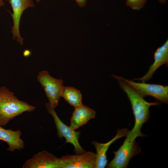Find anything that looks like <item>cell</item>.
Segmentation results:
<instances>
[{
    "instance_id": "obj_1",
    "label": "cell",
    "mask_w": 168,
    "mask_h": 168,
    "mask_svg": "<svg viewBox=\"0 0 168 168\" xmlns=\"http://www.w3.org/2000/svg\"><path fill=\"white\" fill-rule=\"evenodd\" d=\"M112 77L116 79L121 89L125 93L132 106L134 115L135 122L132 129L129 131L126 138L131 141L138 137L146 136L141 132L143 124L149 118V108L152 106L159 105L158 102H149L124 80L119 78L117 75H113Z\"/></svg>"
},
{
    "instance_id": "obj_2",
    "label": "cell",
    "mask_w": 168,
    "mask_h": 168,
    "mask_svg": "<svg viewBox=\"0 0 168 168\" xmlns=\"http://www.w3.org/2000/svg\"><path fill=\"white\" fill-rule=\"evenodd\" d=\"M35 107L20 100L5 86L0 87V125H6L11 120L24 112H30Z\"/></svg>"
},
{
    "instance_id": "obj_3",
    "label": "cell",
    "mask_w": 168,
    "mask_h": 168,
    "mask_svg": "<svg viewBox=\"0 0 168 168\" xmlns=\"http://www.w3.org/2000/svg\"><path fill=\"white\" fill-rule=\"evenodd\" d=\"M37 80L42 86L49 100V103L53 108L57 106L64 86L61 79H57L51 76L47 71L39 72Z\"/></svg>"
},
{
    "instance_id": "obj_4",
    "label": "cell",
    "mask_w": 168,
    "mask_h": 168,
    "mask_svg": "<svg viewBox=\"0 0 168 168\" xmlns=\"http://www.w3.org/2000/svg\"><path fill=\"white\" fill-rule=\"evenodd\" d=\"M48 112L51 115L54 119L57 131L58 138H64L66 142L72 144L74 152L77 154H82L85 152L80 145L78 139L80 134V132L76 131L64 123L60 119L55 112L49 102L45 105Z\"/></svg>"
},
{
    "instance_id": "obj_5",
    "label": "cell",
    "mask_w": 168,
    "mask_h": 168,
    "mask_svg": "<svg viewBox=\"0 0 168 168\" xmlns=\"http://www.w3.org/2000/svg\"><path fill=\"white\" fill-rule=\"evenodd\" d=\"M141 148L135 139L129 140L126 138L119 149L113 152L114 158L106 166L108 168H125L127 167L130 160L140 153Z\"/></svg>"
},
{
    "instance_id": "obj_6",
    "label": "cell",
    "mask_w": 168,
    "mask_h": 168,
    "mask_svg": "<svg viewBox=\"0 0 168 168\" xmlns=\"http://www.w3.org/2000/svg\"><path fill=\"white\" fill-rule=\"evenodd\" d=\"M128 83L143 98L147 96L153 97L164 103L168 102V86L161 85L135 82L117 76Z\"/></svg>"
},
{
    "instance_id": "obj_7",
    "label": "cell",
    "mask_w": 168,
    "mask_h": 168,
    "mask_svg": "<svg viewBox=\"0 0 168 168\" xmlns=\"http://www.w3.org/2000/svg\"><path fill=\"white\" fill-rule=\"evenodd\" d=\"M60 168H95L96 154L91 152L67 155L60 158Z\"/></svg>"
},
{
    "instance_id": "obj_8",
    "label": "cell",
    "mask_w": 168,
    "mask_h": 168,
    "mask_svg": "<svg viewBox=\"0 0 168 168\" xmlns=\"http://www.w3.org/2000/svg\"><path fill=\"white\" fill-rule=\"evenodd\" d=\"M13 10L11 15L12 18L13 25L12 28L11 32L13 38L21 44L23 43L24 39L20 35L19 24L21 15L24 11L30 7H34L35 5L33 0H9Z\"/></svg>"
},
{
    "instance_id": "obj_9",
    "label": "cell",
    "mask_w": 168,
    "mask_h": 168,
    "mask_svg": "<svg viewBox=\"0 0 168 168\" xmlns=\"http://www.w3.org/2000/svg\"><path fill=\"white\" fill-rule=\"evenodd\" d=\"M23 168H60V160L52 153L42 151L26 161Z\"/></svg>"
},
{
    "instance_id": "obj_10",
    "label": "cell",
    "mask_w": 168,
    "mask_h": 168,
    "mask_svg": "<svg viewBox=\"0 0 168 168\" xmlns=\"http://www.w3.org/2000/svg\"><path fill=\"white\" fill-rule=\"evenodd\" d=\"M154 61L149 67L147 73L142 77L135 78L137 80L145 82L151 79L155 72L161 65H168V40L163 44L157 48L154 54Z\"/></svg>"
},
{
    "instance_id": "obj_11",
    "label": "cell",
    "mask_w": 168,
    "mask_h": 168,
    "mask_svg": "<svg viewBox=\"0 0 168 168\" xmlns=\"http://www.w3.org/2000/svg\"><path fill=\"white\" fill-rule=\"evenodd\" d=\"M129 132L128 129L122 128L118 130L115 137L105 143H100L95 141L91 142L96 150V168H104L106 166L108 162L106 153L111 144L119 138L125 136Z\"/></svg>"
},
{
    "instance_id": "obj_12",
    "label": "cell",
    "mask_w": 168,
    "mask_h": 168,
    "mask_svg": "<svg viewBox=\"0 0 168 168\" xmlns=\"http://www.w3.org/2000/svg\"><path fill=\"white\" fill-rule=\"evenodd\" d=\"M74 108L70 126L74 130L80 127L95 117L96 111L86 105L82 104Z\"/></svg>"
},
{
    "instance_id": "obj_13",
    "label": "cell",
    "mask_w": 168,
    "mask_h": 168,
    "mask_svg": "<svg viewBox=\"0 0 168 168\" xmlns=\"http://www.w3.org/2000/svg\"><path fill=\"white\" fill-rule=\"evenodd\" d=\"M22 133L20 130L14 131L5 129L0 125V140L6 142L8 145L7 150L13 152L16 150H21L24 148L23 141L20 138Z\"/></svg>"
},
{
    "instance_id": "obj_14",
    "label": "cell",
    "mask_w": 168,
    "mask_h": 168,
    "mask_svg": "<svg viewBox=\"0 0 168 168\" xmlns=\"http://www.w3.org/2000/svg\"><path fill=\"white\" fill-rule=\"evenodd\" d=\"M62 97L71 105L74 107L82 104V95L80 91L72 87L64 86Z\"/></svg>"
},
{
    "instance_id": "obj_15",
    "label": "cell",
    "mask_w": 168,
    "mask_h": 168,
    "mask_svg": "<svg viewBox=\"0 0 168 168\" xmlns=\"http://www.w3.org/2000/svg\"><path fill=\"white\" fill-rule=\"evenodd\" d=\"M147 0H126V4L127 7L133 10L140 11L146 4Z\"/></svg>"
},
{
    "instance_id": "obj_16",
    "label": "cell",
    "mask_w": 168,
    "mask_h": 168,
    "mask_svg": "<svg viewBox=\"0 0 168 168\" xmlns=\"http://www.w3.org/2000/svg\"><path fill=\"white\" fill-rule=\"evenodd\" d=\"M78 6L81 7L85 6L86 3V0H75Z\"/></svg>"
},
{
    "instance_id": "obj_17",
    "label": "cell",
    "mask_w": 168,
    "mask_h": 168,
    "mask_svg": "<svg viewBox=\"0 0 168 168\" xmlns=\"http://www.w3.org/2000/svg\"><path fill=\"white\" fill-rule=\"evenodd\" d=\"M159 2L161 4L165 3L167 0H158Z\"/></svg>"
},
{
    "instance_id": "obj_18",
    "label": "cell",
    "mask_w": 168,
    "mask_h": 168,
    "mask_svg": "<svg viewBox=\"0 0 168 168\" xmlns=\"http://www.w3.org/2000/svg\"><path fill=\"white\" fill-rule=\"evenodd\" d=\"M40 0H36V2H39Z\"/></svg>"
},
{
    "instance_id": "obj_19",
    "label": "cell",
    "mask_w": 168,
    "mask_h": 168,
    "mask_svg": "<svg viewBox=\"0 0 168 168\" xmlns=\"http://www.w3.org/2000/svg\"><path fill=\"white\" fill-rule=\"evenodd\" d=\"M6 0H6H7V1H8L9 2V0Z\"/></svg>"
}]
</instances>
